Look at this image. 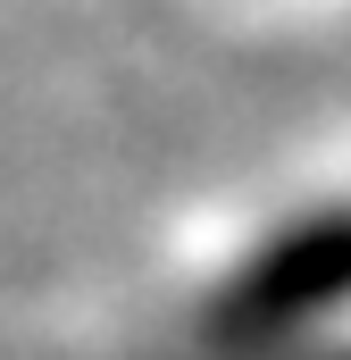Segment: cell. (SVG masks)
<instances>
[{"mask_svg":"<svg viewBox=\"0 0 351 360\" xmlns=\"http://www.w3.org/2000/svg\"><path fill=\"white\" fill-rule=\"evenodd\" d=\"M343 302H351V210H326V218H301L293 235L260 243L243 260V276L218 293V319L209 327L234 352H267V344L310 335Z\"/></svg>","mask_w":351,"mask_h":360,"instance_id":"6da1fadb","label":"cell"}]
</instances>
